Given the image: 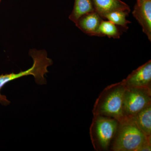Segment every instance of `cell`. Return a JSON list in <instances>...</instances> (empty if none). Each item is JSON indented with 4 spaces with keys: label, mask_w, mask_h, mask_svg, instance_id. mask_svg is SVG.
<instances>
[{
    "label": "cell",
    "mask_w": 151,
    "mask_h": 151,
    "mask_svg": "<svg viewBox=\"0 0 151 151\" xmlns=\"http://www.w3.org/2000/svg\"><path fill=\"white\" fill-rule=\"evenodd\" d=\"M29 54L33 60V64L29 69L18 73H12L0 75V103L3 106H7L11 103L5 95H3L1 92L2 88L10 81L23 76L32 75L37 84L40 85L46 84L45 75L48 73L47 67L52 65V60L47 57V53L45 50H33L30 51Z\"/></svg>",
    "instance_id": "obj_1"
},
{
    "label": "cell",
    "mask_w": 151,
    "mask_h": 151,
    "mask_svg": "<svg viewBox=\"0 0 151 151\" xmlns=\"http://www.w3.org/2000/svg\"><path fill=\"white\" fill-rule=\"evenodd\" d=\"M123 123L113 145L114 151H139L143 146L150 143L148 137L133 120Z\"/></svg>",
    "instance_id": "obj_2"
},
{
    "label": "cell",
    "mask_w": 151,
    "mask_h": 151,
    "mask_svg": "<svg viewBox=\"0 0 151 151\" xmlns=\"http://www.w3.org/2000/svg\"><path fill=\"white\" fill-rule=\"evenodd\" d=\"M146 88H126L124 99V113L132 117L150 104V93Z\"/></svg>",
    "instance_id": "obj_3"
},
{
    "label": "cell",
    "mask_w": 151,
    "mask_h": 151,
    "mask_svg": "<svg viewBox=\"0 0 151 151\" xmlns=\"http://www.w3.org/2000/svg\"><path fill=\"white\" fill-rule=\"evenodd\" d=\"M124 86H119L113 90L106 97L100 108V113L111 116L117 120L123 119L124 109Z\"/></svg>",
    "instance_id": "obj_4"
},
{
    "label": "cell",
    "mask_w": 151,
    "mask_h": 151,
    "mask_svg": "<svg viewBox=\"0 0 151 151\" xmlns=\"http://www.w3.org/2000/svg\"><path fill=\"white\" fill-rule=\"evenodd\" d=\"M118 122L116 120L99 117L96 122V131L97 139L102 148H108L115 134Z\"/></svg>",
    "instance_id": "obj_5"
},
{
    "label": "cell",
    "mask_w": 151,
    "mask_h": 151,
    "mask_svg": "<svg viewBox=\"0 0 151 151\" xmlns=\"http://www.w3.org/2000/svg\"><path fill=\"white\" fill-rule=\"evenodd\" d=\"M133 16L142 28L144 33L151 41V0H143L135 5Z\"/></svg>",
    "instance_id": "obj_6"
},
{
    "label": "cell",
    "mask_w": 151,
    "mask_h": 151,
    "mask_svg": "<svg viewBox=\"0 0 151 151\" xmlns=\"http://www.w3.org/2000/svg\"><path fill=\"white\" fill-rule=\"evenodd\" d=\"M102 20L99 14L94 11L82 16L75 24L84 33L90 36L101 37L98 29Z\"/></svg>",
    "instance_id": "obj_7"
},
{
    "label": "cell",
    "mask_w": 151,
    "mask_h": 151,
    "mask_svg": "<svg viewBox=\"0 0 151 151\" xmlns=\"http://www.w3.org/2000/svg\"><path fill=\"white\" fill-rule=\"evenodd\" d=\"M151 81V61L139 68L132 72L126 81L127 87L145 88L148 86Z\"/></svg>",
    "instance_id": "obj_8"
},
{
    "label": "cell",
    "mask_w": 151,
    "mask_h": 151,
    "mask_svg": "<svg viewBox=\"0 0 151 151\" xmlns=\"http://www.w3.org/2000/svg\"><path fill=\"white\" fill-rule=\"evenodd\" d=\"M94 11L104 19L107 14L117 11L130 12L131 9L121 0H92Z\"/></svg>",
    "instance_id": "obj_9"
},
{
    "label": "cell",
    "mask_w": 151,
    "mask_h": 151,
    "mask_svg": "<svg viewBox=\"0 0 151 151\" xmlns=\"http://www.w3.org/2000/svg\"><path fill=\"white\" fill-rule=\"evenodd\" d=\"M132 119L147 137L151 136V104L139 111L135 116H132Z\"/></svg>",
    "instance_id": "obj_10"
},
{
    "label": "cell",
    "mask_w": 151,
    "mask_h": 151,
    "mask_svg": "<svg viewBox=\"0 0 151 151\" xmlns=\"http://www.w3.org/2000/svg\"><path fill=\"white\" fill-rule=\"evenodd\" d=\"M94 11L92 0H75L73 9L69 19L76 23L82 16Z\"/></svg>",
    "instance_id": "obj_11"
},
{
    "label": "cell",
    "mask_w": 151,
    "mask_h": 151,
    "mask_svg": "<svg viewBox=\"0 0 151 151\" xmlns=\"http://www.w3.org/2000/svg\"><path fill=\"white\" fill-rule=\"evenodd\" d=\"M98 31L101 37L107 36L109 38L119 39L122 35V33L117 26L109 21L102 20Z\"/></svg>",
    "instance_id": "obj_12"
},
{
    "label": "cell",
    "mask_w": 151,
    "mask_h": 151,
    "mask_svg": "<svg viewBox=\"0 0 151 151\" xmlns=\"http://www.w3.org/2000/svg\"><path fill=\"white\" fill-rule=\"evenodd\" d=\"M129 14V12L126 11H115L107 14L104 17V19H107L108 21L112 22L116 25L127 29L129 28L128 24L131 23L127 19Z\"/></svg>",
    "instance_id": "obj_13"
},
{
    "label": "cell",
    "mask_w": 151,
    "mask_h": 151,
    "mask_svg": "<svg viewBox=\"0 0 151 151\" xmlns=\"http://www.w3.org/2000/svg\"><path fill=\"white\" fill-rule=\"evenodd\" d=\"M151 150L150 143H149L143 146L139 151H150Z\"/></svg>",
    "instance_id": "obj_14"
},
{
    "label": "cell",
    "mask_w": 151,
    "mask_h": 151,
    "mask_svg": "<svg viewBox=\"0 0 151 151\" xmlns=\"http://www.w3.org/2000/svg\"><path fill=\"white\" fill-rule=\"evenodd\" d=\"M143 0H137V3H139L142 1Z\"/></svg>",
    "instance_id": "obj_15"
},
{
    "label": "cell",
    "mask_w": 151,
    "mask_h": 151,
    "mask_svg": "<svg viewBox=\"0 0 151 151\" xmlns=\"http://www.w3.org/2000/svg\"><path fill=\"white\" fill-rule=\"evenodd\" d=\"M1 0H0V4H1Z\"/></svg>",
    "instance_id": "obj_16"
}]
</instances>
